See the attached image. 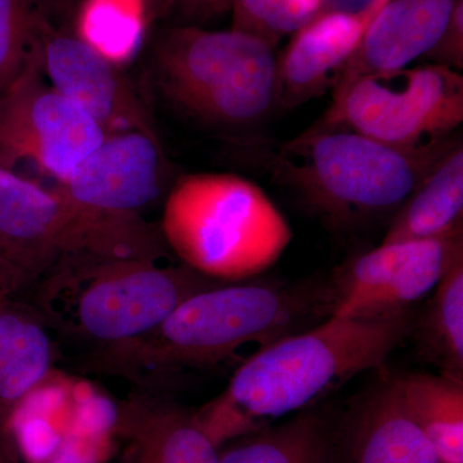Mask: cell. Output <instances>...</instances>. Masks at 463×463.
Instances as JSON below:
<instances>
[{"label": "cell", "instance_id": "obj_1", "mask_svg": "<svg viewBox=\"0 0 463 463\" xmlns=\"http://www.w3.org/2000/svg\"><path fill=\"white\" fill-rule=\"evenodd\" d=\"M413 325L411 310L379 319L331 317L246 359L223 394L194 413L197 421L221 449L307 410L359 373L381 370Z\"/></svg>", "mask_w": 463, "mask_h": 463}, {"label": "cell", "instance_id": "obj_2", "mask_svg": "<svg viewBox=\"0 0 463 463\" xmlns=\"http://www.w3.org/2000/svg\"><path fill=\"white\" fill-rule=\"evenodd\" d=\"M332 317L323 282H231L192 295L141 339L115 347L121 359L151 368L218 364L249 344L260 350Z\"/></svg>", "mask_w": 463, "mask_h": 463}, {"label": "cell", "instance_id": "obj_3", "mask_svg": "<svg viewBox=\"0 0 463 463\" xmlns=\"http://www.w3.org/2000/svg\"><path fill=\"white\" fill-rule=\"evenodd\" d=\"M458 139L401 148L370 137L313 125L267 152V166L325 221L347 227L398 210Z\"/></svg>", "mask_w": 463, "mask_h": 463}, {"label": "cell", "instance_id": "obj_4", "mask_svg": "<svg viewBox=\"0 0 463 463\" xmlns=\"http://www.w3.org/2000/svg\"><path fill=\"white\" fill-rule=\"evenodd\" d=\"M225 283L231 282L210 279L184 264L69 258L33 283V306L48 328L114 349L156 330L192 295Z\"/></svg>", "mask_w": 463, "mask_h": 463}, {"label": "cell", "instance_id": "obj_5", "mask_svg": "<svg viewBox=\"0 0 463 463\" xmlns=\"http://www.w3.org/2000/svg\"><path fill=\"white\" fill-rule=\"evenodd\" d=\"M160 232L183 264L225 282L249 281L269 269L292 240L267 194L228 173L181 176L167 194Z\"/></svg>", "mask_w": 463, "mask_h": 463}, {"label": "cell", "instance_id": "obj_6", "mask_svg": "<svg viewBox=\"0 0 463 463\" xmlns=\"http://www.w3.org/2000/svg\"><path fill=\"white\" fill-rule=\"evenodd\" d=\"M161 232L139 214L84 205L0 167V249L29 286L69 258L149 259L166 252Z\"/></svg>", "mask_w": 463, "mask_h": 463}, {"label": "cell", "instance_id": "obj_7", "mask_svg": "<svg viewBox=\"0 0 463 463\" xmlns=\"http://www.w3.org/2000/svg\"><path fill=\"white\" fill-rule=\"evenodd\" d=\"M152 76L176 109L221 127H251L279 105L273 48L239 30H167L155 44Z\"/></svg>", "mask_w": 463, "mask_h": 463}, {"label": "cell", "instance_id": "obj_8", "mask_svg": "<svg viewBox=\"0 0 463 463\" xmlns=\"http://www.w3.org/2000/svg\"><path fill=\"white\" fill-rule=\"evenodd\" d=\"M462 123L463 76L430 63L359 76L335 88L330 108L315 125L422 148L447 141Z\"/></svg>", "mask_w": 463, "mask_h": 463}, {"label": "cell", "instance_id": "obj_9", "mask_svg": "<svg viewBox=\"0 0 463 463\" xmlns=\"http://www.w3.org/2000/svg\"><path fill=\"white\" fill-rule=\"evenodd\" d=\"M106 134L80 106L54 90L32 50L0 93V167L32 165L62 183Z\"/></svg>", "mask_w": 463, "mask_h": 463}, {"label": "cell", "instance_id": "obj_10", "mask_svg": "<svg viewBox=\"0 0 463 463\" xmlns=\"http://www.w3.org/2000/svg\"><path fill=\"white\" fill-rule=\"evenodd\" d=\"M463 259V230L438 239L380 245L327 279L332 317L379 319L410 310Z\"/></svg>", "mask_w": 463, "mask_h": 463}, {"label": "cell", "instance_id": "obj_11", "mask_svg": "<svg viewBox=\"0 0 463 463\" xmlns=\"http://www.w3.org/2000/svg\"><path fill=\"white\" fill-rule=\"evenodd\" d=\"M116 422L106 399L51 373L18 404L8 432L26 463H102Z\"/></svg>", "mask_w": 463, "mask_h": 463}, {"label": "cell", "instance_id": "obj_12", "mask_svg": "<svg viewBox=\"0 0 463 463\" xmlns=\"http://www.w3.org/2000/svg\"><path fill=\"white\" fill-rule=\"evenodd\" d=\"M33 52L48 83L80 106L106 136L139 132L158 138L151 111L120 69L78 36L53 32L41 18Z\"/></svg>", "mask_w": 463, "mask_h": 463}, {"label": "cell", "instance_id": "obj_13", "mask_svg": "<svg viewBox=\"0 0 463 463\" xmlns=\"http://www.w3.org/2000/svg\"><path fill=\"white\" fill-rule=\"evenodd\" d=\"M167 164L160 138L145 133L109 134L58 190L84 205L138 214L163 196Z\"/></svg>", "mask_w": 463, "mask_h": 463}, {"label": "cell", "instance_id": "obj_14", "mask_svg": "<svg viewBox=\"0 0 463 463\" xmlns=\"http://www.w3.org/2000/svg\"><path fill=\"white\" fill-rule=\"evenodd\" d=\"M334 463H440L408 411L402 376L380 373L336 416Z\"/></svg>", "mask_w": 463, "mask_h": 463}, {"label": "cell", "instance_id": "obj_15", "mask_svg": "<svg viewBox=\"0 0 463 463\" xmlns=\"http://www.w3.org/2000/svg\"><path fill=\"white\" fill-rule=\"evenodd\" d=\"M388 0H373L356 14H321L292 33L277 58L279 105L294 109L334 90L368 26Z\"/></svg>", "mask_w": 463, "mask_h": 463}, {"label": "cell", "instance_id": "obj_16", "mask_svg": "<svg viewBox=\"0 0 463 463\" xmlns=\"http://www.w3.org/2000/svg\"><path fill=\"white\" fill-rule=\"evenodd\" d=\"M456 3L457 0H388L368 26L335 88L359 76L404 69L425 56L446 29Z\"/></svg>", "mask_w": 463, "mask_h": 463}, {"label": "cell", "instance_id": "obj_17", "mask_svg": "<svg viewBox=\"0 0 463 463\" xmlns=\"http://www.w3.org/2000/svg\"><path fill=\"white\" fill-rule=\"evenodd\" d=\"M18 292L0 291V463H18L8 426L12 414L52 373L54 347L47 325Z\"/></svg>", "mask_w": 463, "mask_h": 463}, {"label": "cell", "instance_id": "obj_18", "mask_svg": "<svg viewBox=\"0 0 463 463\" xmlns=\"http://www.w3.org/2000/svg\"><path fill=\"white\" fill-rule=\"evenodd\" d=\"M115 434L124 441V463H218L221 449L196 414L166 402L130 401L118 411Z\"/></svg>", "mask_w": 463, "mask_h": 463}, {"label": "cell", "instance_id": "obj_19", "mask_svg": "<svg viewBox=\"0 0 463 463\" xmlns=\"http://www.w3.org/2000/svg\"><path fill=\"white\" fill-rule=\"evenodd\" d=\"M463 230V145L457 141L398 207L381 245L438 239Z\"/></svg>", "mask_w": 463, "mask_h": 463}, {"label": "cell", "instance_id": "obj_20", "mask_svg": "<svg viewBox=\"0 0 463 463\" xmlns=\"http://www.w3.org/2000/svg\"><path fill=\"white\" fill-rule=\"evenodd\" d=\"M336 417L307 408L288 421L228 441L218 463H334Z\"/></svg>", "mask_w": 463, "mask_h": 463}, {"label": "cell", "instance_id": "obj_21", "mask_svg": "<svg viewBox=\"0 0 463 463\" xmlns=\"http://www.w3.org/2000/svg\"><path fill=\"white\" fill-rule=\"evenodd\" d=\"M405 404L440 463H463V383L441 374L402 376Z\"/></svg>", "mask_w": 463, "mask_h": 463}, {"label": "cell", "instance_id": "obj_22", "mask_svg": "<svg viewBox=\"0 0 463 463\" xmlns=\"http://www.w3.org/2000/svg\"><path fill=\"white\" fill-rule=\"evenodd\" d=\"M417 325L421 354L441 376L463 383V259L438 283Z\"/></svg>", "mask_w": 463, "mask_h": 463}, {"label": "cell", "instance_id": "obj_23", "mask_svg": "<svg viewBox=\"0 0 463 463\" xmlns=\"http://www.w3.org/2000/svg\"><path fill=\"white\" fill-rule=\"evenodd\" d=\"M148 25L147 0H83L75 35L112 65L138 53Z\"/></svg>", "mask_w": 463, "mask_h": 463}, {"label": "cell", "instance_id": "obj_24", "mask_svg": "<svg viewBox=\"0 0 463 463\" xmlns=\"http://www.w3.org/2000/svg\"><path fill=\"white\" fill-rule=\"evenodd\" d=\"M232 29L250 33L273 50L318 16L321 0H233Z\"/></svg>", "mask_w": 463, "mask_h": 463}, {"label": "cell", "instance_id": "obj_25", "mask_svg": "<svg viewBox=\"0 0 463 463\" xmlns=\"http://www.w3.org/2000/svg\"><path fill=\"white\" fill-rule=\"evenodd\" d=\"M39 23L33 0H0V93L25 66Z\"/></svg>", "mask_w": 463, "mask_h": 463}, {"label": "cell", "instance_id": "obj_26", "mask_svg": "<svg viewBox=\"0 0 463 463\" xmlns=\"http://www.w3.org/2000/svg\"><path fill=\"white\" fill-rule=\"evenodd\" d=\"M423 57H428L434 65L448 67L455 71L463 70V0H457L450 14L446 29L441 33L437 44Z\"/></svg>", "mask_w": 463, "mask_h": 463}, {"label": "cell", "instance_id": "obj_27", "mask_svg": "<svg viewBox=\"0 0 463 463\" xmlns=\"http://www.w3.org/2000/svg\"><path fill=\"white\" fill-rule=\"evenodd\" d=\"M233 0H173L182 14L191 20L207 21L231 11Z\"/></svg>", "mask_w": 463, "mask_h": 463}, {"label": "cell", "instance_id": "obj_28", "mask_svg": "<svg viewBox=\"0 0 463 463\" xmlns=\"http://www.w3.org/2000/svg\"><path fill=\"white\" fill-rule=\"evenodd\" d=\"M29 288L24 274L0 249V291L18 292Z\"/></svg>", "mask_w": 463, "mask_h": 463}]
</instances>
